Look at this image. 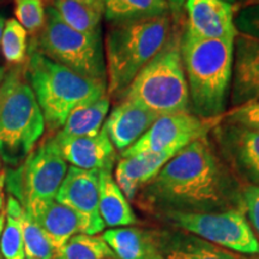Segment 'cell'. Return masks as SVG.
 Masks as SVG:
<instances>
[{
	"label": "cell",
	"mask_w": 259,
	"mask_h": 259,
	"mask_svg": "<svg viewBox=\"0 0 259 259\" xmlns=\"http://www.w3.org/2000/svg\"><path fill=\"white\" fill-rule=\"evenodd\" d=\"M223 121L259 134V102L234 107L225 113Z\"/></svg>",
	"instance_id": "30"
},
{
	"label": "cell",
	"mask_w": 259,
	"mask_h": 259,
	"mask_svg": "<svg viewBox=\"0 0 259 259\" xmlns=\"http://www.w3.org/2000/svg\"><path fill=\"white\" fill-rule=\"evenodd\" d=\"M222 150L252 185L259 186V134L222 121L212 130Z\"/></svg>",
	"instance_id": "16"
},
{
	"label": "cell",
	"mask_w": 259,
	"mask_h": 259,
	"mask_svg": "<svg viewBox=\"0 0 259 259\" xmlns=\"http://www.w3.org/2000/svg\"><path fill=\"white\" fill-rule=\"evenodd\" d=\"M235 38L210 40L184 29L181 58L187 80L190 111L202 119L225 115L232 83Z\"/></svg>",
	"instance_id": "2"
},
{
	"label": "cell",
	"mask_w": 259,
	"mask_h": 259,
	"mask_svg": "<svg viewBox=\"0 0 259 259\" xmlns=\"http://www.w3.org/2000/svg\"><path fill=\"white\" fill-rule=\"evenodd\" d=\"M99 210L105 226L112 228L137 223L134 210L108 170L99 171Z\"/></svg>",
	"instance_id": "20"
},
{
	"label": "cell",
	"mask_w": 259,
	"mask_h": 259,
	"mask_svg": "<svg viewBox=\"0 0 259 259\" xmlns=\"http://www.w3.org/2000/svg\"><path fill=\"white\" fill-rule=\"evenodd\" d=\"M4 184H5V174H0V213L3 211V204H4V197H3Z\"/></svg>",
	"instance_id": "36"
},
{
	"label": "cell",
	"mask_w": 259,
	"mask_h": 259,
	"mask_svg": "<svg viewBox=\"0 0 259 259\" xmlns=\"http://www.w3.org/2000/svg\"><path fill=\"white\" fill-rule=\"evenodd\" d=\"M239 34L259 41V4L244 5L234 16Z\"/></svg>",
	"instance_id": "31"
},
{
	"label": "cell",
	"mask_w": 259,
	"mask_h": 259,
	"mask_svg": "<svg viewBox=\"0 0 259 259\" xmlns=\"http://www.w3.org/2000/svg\"><path fill=\"white\" fill-rule=\"evenodd\" d=\"M167 4L169 5L170 14L179 17V16L183 14L184 9H185V3L186 0H166Z\"/></svg>",
	"instance_id": "34"
},
{
	"label": "cell",
	"mask_w": 259,
	"mask_h": 259,
	"mask_svg": "<svg viewBox=\"0 0 259 259\" xmlns=\"http://www.w3.org/2000/svg\"><path fill=\"white\" fill-rule=\"evenodd\" d=\"M109 106L111 101L106 94L96 101L77 107L67 116L63 127L57 132L56 137L77 138L97 135L105 124L109 112Z\"/></svg>",
	"instance_id": "21"
},
{
	"label": "cell",
	"mask_w": 259,
	"mask_h": 259,
	"mask_svg": "<svg viewBox=\"0 0 259 259\" xmlns=\"http://www.w3.org/2000/svg\"><path fill=\"white\" fill-rule=\"evenodd\" d=\"M4 223H5V215H0V236H2L3 228H4Z\"/></svg>",
	"instance_id": "39"
},
{
	"label": "cell",
	"mask_w": 259,
	"mask_h": 259,
	"mask_svg": "<svg viewBox=\"0 0 259 259\" xmlns=\"http://www.w3.org/2000/svg\"><path fill=\"white\" fill-rule=\"evenodd\" d=\"M229 102L232 108L259 102V41L239 32L234 40Z\"/></svg>",
	"instance_id": "12"
},
{
	"label": "cell",
	"mask_w": 259,
	"mask_h": 259,
	"mask_svg": "<svg viewBox=\"0 0 259 259\" xmlns=\"http://www.w3.org/2000/svg\"><path fill=\"white\" fill-rule=\"evenodd\" d=\"M236 2L241 3V4H245V3H247V2H248V0H236Z\"/></svg>",
	"instance_id": "42"
},
{
	"label": "cell",
	"mask_w": 259,
	"mask_h": 259,
	"mask_svg": "<svg viewBox=\"0 0 259 259\" xmlns=\"http://www.w3.org/2000/svg\"><path fill=\"white\" fill-rule=\"evenodd\" d=\"M160 115L138 103L121 100L107 116L102 128L115 149L121 153L134 145Z\"/></svg>",
	"instance_id": "15"
},
{
	"label": "cell",
	"mask_w": 259,
	"mask_h": 259,
	"mask_svg": "<svg viewBox=\"0 0 259 259\" xmlns=\"http://www.w3.org/2000/svg\"><path fill=\"white\" fill-rule=\"evenodd\" d=\"M171 32L170 15L111 24L105 41L107 93L119 97L164 46Z\"/></svg>",
	"instance_id": "4"
},
{
	"label": "cell",
	"mask_w": 259,
	"mask_h": 259,
	"mask_svg": "<svg viewBox=\"0 0 259 259\" xmlns=\"http://www.w3.org/2000/svg\"><path fill=\"white\" fill-rule=\"evenodd\" d=\"M67 168L56 139L48 138L35 148L18 168L9 171L5 184L10 196L27 209L56 199Z\"/></svg>",
	"instance_id": "8"
},
{
	"label": "cell",
	"mask_w": 259,
	"mask_h": 259,
	"mask_svg": "<svg viewBox=\"0 0 259 259\" xmlns=\"http://www.w3.org/2000/svg\"><path fill=\"white\" fill-rule=\"evenodd\" d=\"M32 46L73 72L107 84L101 32L85 34L74 30L61 21L52 6L46 9V23Z\"/></svg>",
	"instance_id": "7"
},
{
	"label": "cell",
	"mask_w": 259,
	"mask_h": 259,
	"mask_svg": "<svg viewBox=\"0 0 259 259\" xmlns=\"http://www.w3.org/2000/svg\"><path fill=\"white\" fill-rule=\"evenodd\" d=\"M0 48L8 64L19 66L27 60L28 32L15 18H10L5 22Z\"/></svg>",
	"instance_id": "28"
},
{
	"label": "cell",
	"mask_w": 259,
	"mask_h": 259,
	"mask_svg": "<svg viewBox=\"0 0 259 259\" xmlns=\"http://www.w3.org/2000/svg\"><path fill=\"white\" fill-rule=\"evenodd\" d=\"M24 71L50 131H59L77 107L96 101L107 94L106 83L73 72L44 56L34 46L29 52Z\"/></svg>",
	"instance_id": "3"
},
{
	"label": "cell",
	"mask_w": 259,
	"mask_h": 259,
	"mask_svg": "<svg viewBox=\"0 0 259 259\" xmlns=\"http://www.w3.org/2000/svg\"><path fill=\"white\" fill-rule=\"evenodd\" d=\"M58 147L64 160L71 166L85 170L111 171L116 160V151L106 131L95 136L77 138H57Z\"/></svg>",
	"instance_id": "14"
},
{
	"label": "cell",
	"mask_w": 259,
	"mask_h": 259,
	"mask_svg": "<svg viewBox=\"0 0 259 259\" xmlns=\"http://www.w3.org/2000/svg\"><path fill=\"white\" fill-rule=\"evenodd\" d=\"M25 259H54L56 246L24 208L19 213Z\"/></svg>",
	"instance_id": "27"
},
{
	"label": "cell",
	"mask_w": 259,
	"mask_h": 259,
	"mask_svg": "<svg viewBox=\"0 0 259 259\" xmlns=\"http://www.w3.org/2000/svg\"><path fill=\"white\" fill-rule=\"evenodd\" d=\"M6 19L0 15V41H2V35H3V30H4V25H5Z\"/></svg>",
	"instance_id": "37"
},
{
	"label": "cell",
	"mask_w": 259,
	"mask_h": 259,
	"mask_svg": "<svg viewBox=\"0 0 259 259\" xmlns=\"http://www.w3.org/2000/svg\"><path fill=\"white\" fill-rule=\"evenodd\" d=\"M223 2H226V3H229V4H232V5H235L236 3V0H223Z\"/></svg>",
	"instance_id": "41"
},
{
	"label": "cell",
	"mask_w": 259,
	"mask_h": 259,
	"mask_svg": "<svg viewBox=\"0 0 259 259\" xmlns=\"http://www.w3.org/2000/svg\"><path fill=\"white\" fill-rule=\"evenodd\" d=\"M57 11L61 21L74 30L96 34L101 32L103 10L77 0H52L50 5Z\"/></svg>",
	"instance_id": "23"
},
{
	"label": "cell",
	"mask_w": 259,
	"mask_h": 259,
	"mask_svg": "<svg viewBox=\"0 0 259 259\" xmlns=\"http://www.w3.org/2000/svg\"><path fill=\"white\" fill-rule=\"evenodd\" d=\"M77 2L84 3V4L92 5L94 8L102 9V10H103V4H105V0H77Z\"/></svg>",
	"instance_id": "35"
},
{
	"label": "cell",
	"mask_w": 259,
	"mask_h": 259,
	"mask_svg": "<svg viewBox=\"0 0 259 259\" xmlns=\"http://www.w3.org/2000/svg\"><path fill=\"white\" fill-rule=\"evenodd\" d=\"M15 16L25 31L37 35L46 23L44 0H15Z\"/></svg>",
	"instance_id": "29"
},
{
	"label": "cell",
	"mask_w": 259,
	"mask_h": 259,
	"mask_svg": "<svg viewBox=\"0 0 259 259\" xmlns=\"http://www.w3.org/2000/svg\"><path fill=\"white\" fill-rule=\"evenodd\" d=\"M114 180L116 185L119 186V189L121 190V192L124 193L126 199H127L128 202L134 200L136 194L138 192V190L141 189V185H139L138 183H136V181L128 179V178H126L125 176H122V174L119 173L118 170H115Z\"/></svg>",
	"instance_id": "33"
},
{
	"label": "cell",
	"mask_w": 259,
	"mask_h": 259,
	"mask_svg": "<svg viewBox=\"0 0 259 259\" xmlns=\"http://www.w3.org/2000/svg\"><path fill=\"white\" fill-rule=\"evenodd\" d=\"M115 255L101 236L80 233L57 251L54 259H114Z\"/></svg>",
	"instance_id": "26"
},
{
	"label": "cell",
	"mask_w": 259,
	"mask_h": 259,
	"mask_svg": "<svg viewBox=\"0 0 259 259\" xmlns=\"http://www.w3.org/2000/svg\"><path fill=\"white\" fill-rule=\"evenodd\" d=\"M101 238L118 259H163L157 236L135 227H119L103 232Z\"/></svg>",
	"instance_id": "19"
},
{
	"label": "cell",
	"mask_w": 259,
	"mask_h": 259,
	"mask_svg": "<svg viewBox=\"0 0 259 259\" xmlns=\"http://www.w3.org/2000/svg\"><path fill=\"white\" fill-rule=\"evenodd\" d=\"M5 73H6V67L0 66V85H2L3 79H4V77H5Z\"/></svg>",
	"instance_id": "38"
},
{
	"label": "cell",
	"mask_w": 259,
	"mask_h": 259,
	"mask_svg": "<svg viewBox=\"0 0 259 259\" xmlns=\"http://www.w3.org/2000/svg\"><path fill=\"white\" fill-rule=\"evenodd\" d=\"M157 236L163 259H244L190 233H162Z\"/></svg>",
	"instance_id": "18"
},
{
	"label": "cell",
	"mask_w": 259,
	"mask_h": 259,
	"mask_svg": "<svg viewBox=\"0 0 259 259\" xmlns=\"http://www.w3.org/2000/svg\"><path fill=\"white\" fill-rule=\"evenodd\" d=\"M44 229L57 251L73 235L87 234L85 225L79 215L56 199L35 204L25 209Z\"/></svg>",
	"instance_id": "17"
},
{
	"label": "cell",
	"mask_w": 259,
	"mask_h": 259,
	"mask_svg": "<svg viewBox=\"0 0 259 259\" xmlns=\"http://www.w3.org/2000/svg\"><path fill=\"white\" fill-rule=\"evenodd\" d=\"M46 124L22 65L6 71L0 85V157L18 164L36 147Z\"/></svg>",
	"instance_id": "5"
},
{
	"label": "cell",
	"mask_w": 259,
	"mask_h": 259,
	"mask_svg": "<svg viewBox=\"0 0 259 259\" xmlns=\"http://www.w3.org/2000/svg\"><path fill=\"white\" fill-rule=\"evenodd\" d=\"M170 15L166 0H105L103 16L111 24Z\"/></svg>",
	"instance_id": "22"
},
{
	"label": "cell",
	"mask_w": 259,
	"mask_h": 259,
	"mask_svg": "<svg viewBox=\"0 0 259 259\" xmlns=\"http://www.w3.org/2000/svg\"><path fill=\"white\" fill-rule=\"evenodd\" d=\"M180 41L179 32L171 31L162 50L119 97L138 103L160 116L191 113Z\"/></svg>",
	"instance_id": "6"
},
{
	"label": "cell",
	"mask_w": 259,
	"mask_h": 259,
	"mask_svg": "<svg viewBox=\"0 0 259 259\" xmlns=\"http://www.w3.org/2000/svg\"><path fill=\"white\" fill-rule=\"evenodd\" d=\"M143 197L163 211L216 212L241 204V193L208 136L178 151L147 184Z\"/></svg>",
	"instance_id": "1"
},
{
	"label": "cell",
	"mask_w": 259,
	"mask_h": 259,
	"mask_svg": "<svg viewBox=\"0 0 259 259\" xmlns=\"http://www.w3.org/2000/svg\"><path fill=\"white\" fill-rule=\"evenodd\" d=\"M177 149L162 151L155 154H141L136 156L121 158L118 162L115 170L121 173L128 179L136 181L139 185H147L151 181L157 173L162 169V167L176 155Z\"/></svg>",
	"instance_id": "24"
},
{
	"label": "cell",
	"mask_w": 259,
	"mask_h": 259,
	"mask_svg": "<svg viewBox=\"0 0 259 259\" xmlns=\"http://www.w3.org/2000/svg\"><path fill=\"white\" fill-rule=\"evenodd\" d=\"M241 205L247 215V221L259 234V186L251 184L241 191Z\"/></svg>",
	"instance_id": "32"
},
{
	"label": "cell",
	"mask_w": 259,
	"mask_h": 259,
	"mask_svg": "<svg viewBox=\"0 0 259 259\" xmlns=\"http://www.w3.org/2000/svg\"><path fill=\"white\" fill-rule=\"evenodd\" d=\"M202 119L192 113H178L160 116L134 145L121 153V158L141 154H155L177 149L181 150L191 142L203 138L222 121Z\"/></svg>",
	"instance_id": "10"
},
{
	"label": "cell",
	"mask_w": 259,
	"mask_h": 259,
	"mask_svg": "<svg viewBox=\"0 0 259 259\" xmlns=\"http://www.w3.org/2000/svg\"><path fill=\"white\" fill-rule=\"evenodd\" d=\"M0 170H2V161H0ZM2 174V173H0Z\"/></svg>",
	"instance_id": "43"
},
{
	"label": "cell",
	"mask_w": 259,
	"mask_h": 259,
	"mask_svg": "<svg viewBox=\"0 0 259 259\" xmlns=\"http://www.w3.org/2000/svg\"><path fill=\"white\" fill-rule=\"evenodd\" d=\"M163 218L184 232L225 250L239 254L259 253L257 236L240 209L216 212L167 210L163 211Z\"/></svg>",
	"instance_id": "9"
},
{
	"label": "cell",
	"mask_w": 259,
	"mask_h": 259,
	"mask_svg": "<svg viewBox=\"0 0 259 259\" xmlns=\"http://www.w3.org/2000/svg\"><path fill=\"white\" fill-rule=\"evenodd\" d=\"M23 206L12 196L6 202L5 223L0 236V254L3 259H25L23 234L19 213Z\"/></svg>",
	"instance_id": "25"
},
{
	"label": "cell",
	"mask_w": 259,
	"mask_h": 259,
	"mask_svg": "<svg viewBox=\"0 0 259 259\" xmlns=\"http://www.w3.org/2000/svg\"><path fill=\"white\" fill-rule=\"evenodd\" d=\"M56 200L82 218L87 234L96 235L106 228L99 210L97 170H85L73 166L67 168Z\"/></svg>",
	"instance_id": "11"
},
{
	"label": "cell",
	"mask_w": 259,
	"mask_h": 259,
	"mask_svg": "<svg viewBox=\"0 0 259 259\" xmlns=\"http://www.w3.org/2000/svg\"><path fill=\"white\" fill-rule=\"evenodd\" d=\"M255 4H259V0H248L247 3H245V4L242 5H255Z\"/></svg>",
	"instance_id": "40"
},
{
	"label": "cell",
	"mask_w": 259,
	"mask_h": 259,
	"mask_svg": "<svg viewBox=\"0 0 259 259\" xmlns=\"http://www.w3.org/2000/svg\"><path fill=\"white\" fill-rule=\"evenodd\" d=\"M186 29L196 36L210 40L235 38L234 5L223 0H186Z\"/></svg>",
	"instance_id": "13"
}]
</instances>
